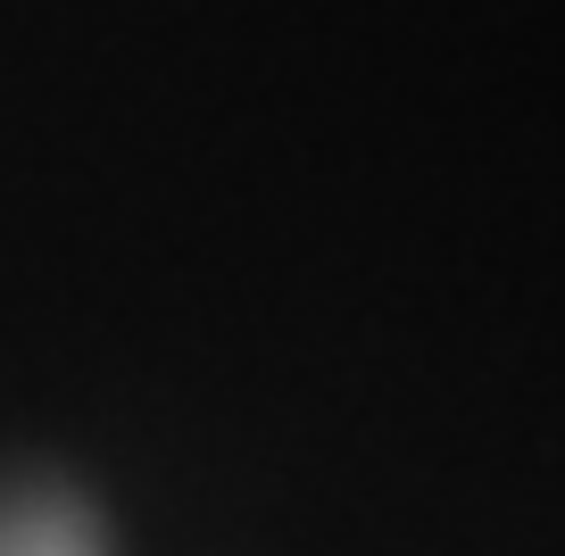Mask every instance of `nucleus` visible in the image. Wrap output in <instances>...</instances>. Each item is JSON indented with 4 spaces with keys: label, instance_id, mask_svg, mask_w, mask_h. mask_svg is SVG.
<instances>
[{
    "label": "nucleus",
    "instance_id": "f257e3e1",
    "mask_svg": "<svg viewBox=\"0 0 565 556\" xmlns=\"http://www.w3.org/2000/svg\"><path fill=\"white\" fill-rule=\"evenodd\" d=\"M0 556H100V548H92V523L75 506H34L0 532Z\"/></svg>",
    "mask_w": 565,
    "mask_h": 556
}]
</instances>
